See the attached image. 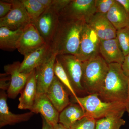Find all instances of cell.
<instances>
[{
	"label": "cell",
	"instance_id": "cell-18",
	"mask_svg": "<svg viewBox=\"0 0 129 129\" xmlns=\"http://www.w3.org/2000/svg\"><path fill=\"white\" fill-rule=\"evenodd\" d=\"M99 53L108 64H122L125 57L117 38L100 40Z\"/></svg>",
	"mask_w": 129,
	"mask_h": 129
},
{
	"label": "cell",
	"instance_id": "cell-2",
	"mask_svg": "<svg viewBox=\"0 0 129 129\" xmlns=\"http://www.w3.org/2000/svg\"><path fill=\"white\" fill-rule=\"evenodd\" d=\"M108 65V72L98 96L103 101L125 104L129 78L123 73L121 64L112 63Z\"/></svg>",
	"mask_w": 129,
	"mask_h": 129
},
{
	"label": "cell",
	"instance_id": "cell-25",
	"mask_svg": "<svg viewBox=\"0 0 129 129\" xmlns=\"http://www.w3.org/2000/svg\"><path fill=\"white\" fill-rule=\"evenodd\" d=\"M125 123L120 117L104 118L97 120L96 129H120Z\"/></svg>",
	"mask_w": 129,
	"mask_h": 129
},
{
	"label": "cell",
	"instance_id": "cell-8",
	"mask_svg": "<svg viewBox=\"0 0 129 129\" xmlns=\"http://www.w3.org/2000/svg\"><path fill=\"white\" fill-rule=\"evenodd\" d=\"M12 4L8 14L0 18V27H5L10 30H16L23 28L31 23L29 16L21 0H9Z\"/></svg>",
	"mask_w": 129,
	"mask_h": 129
},
{
	"label": "cell",
	"instance_id": "cell-7",
	"mask_svg": "<svg viewBox=\"0 0 129 129\" xmlns=\"http://www.w3.org/2000/svg\"><path fill=\"white\" fill-rule=\"evenodd\" d=\"M100 40L95 32L87 24L83 29L78 53L75 56L83 62L99 55Z\"/></svg>",
	"mask_w": 129,
	"mask_h": 129
},
{
	"label": "cell",
	"instance_id": "cell-30",
	"mask_svg": "<svg viewBox=\"0 0 129 129\" xmlns=\"http://www.w3.org/2000/svg\"><path fill=\"white\" fill-rule=\"evenodd\" d=\"M11 83V77L8 74H1L0 88L2 90H7Z\"/></svg>",
	"mask_w": 129,
	"mask_h": 129
},
{
	"label": "cell",
	"instance_id": "cell-32",
	"mask_svg": "<svg viewBox=\"0 0 129 129\" xmlns=\"http://www.w3.org/2000/svg\"><path fill=\"white\" fill-rule=\"evenodd\" d=\"M121 65L124 74L129 78V53L125 57L123 62Z\"/></svg>",
	"mask_w": 129,
	"mask_h": 129
},
{
	"label": "cell",
	"instance_id": "cell-11",
	"mask_svg": "<svg viewBox=\"0 0 129 129\" xmlns=\"http://www.w3.org/2000/svg\"><path fill=\"white\" fill-rule=\"evenodd\" d=\"M47 44L33 24L26 25L18 44L17 49L25 56Z\"/></svg>",
	"mask_w": 129,
	"mask_h": 129
},
{
	"label": "cell",
	"instance_id": "cell-23",
	"mask_svg": "<svg viewBox=\"0 0 129 129\" xmlns=\"http://www.w3.org/2000/svg\"><path fill=\"white\" fill-rule=\"evenodd\" d=\"M33 24L39 17L46 9L38 0H21Z\"/></svg>",
	"mask_w": 129,
	"mask_h": 129
},
{
	"label": "cell",
	"instance_id": "cell-1",
	"mask_svg": "<svg viewBox=\"0 0 129 129\" xmlns=\"http://www.w3.org/2000/svg\"><path fill=\"white\" fill-rule=\"evenodd\" d=\"M85 22L79 20L60 19L51 42L52 53L57 55L76 56Z\"/></svg>",
	"mask_w": 129,
	"mask_h": 129
},
{
	"label": "cell",
	"instance_id": "cell-9",
	"mask_svg": "<svg viewBox=\"0 0 129 129\" xmlns=\"http://www.w3.org/2000/svg\"><path fill=\"white\" fill-rule=\"evenodd\" d=\"M59 14L51 6L33 23L47 44H51L60 22Z\"/></svg>",
	"mask_w": 129,
	"mask_h": 129
},
{
	"label": "cell",
	"instance_id": "cell-36",
	"mask_svg": "<svg viewBox=\"0 0 129 129\" xmlns=\"http://www.w3.org/2000/svg\"><path fill=\"white\" fill-rule=\"evenodd\" d=\"M125 107H126V111L129 116V81L128 84V95H127V101L125 103Z\"/></svg>",
	"mask_w": 129,
	"mask_h": 129
},
{
	"label": "cell",
	"instance_id": "cell-13",
	"mask_svg": "<svg viewBox=\"0 0 129 129\" xmlns=\"http://www.w3.org/2000/svg\"><path fill=\"white\" fill-rule=\"evenodd\" d=\"M52 53L50 45L46 44L37 50L24 56L21 63L19 71L25 74H30L37 67L43 63Z\"/></svg>",
	"mask_w": 129,
	"mask_h": 129
},
{
	"label": "cell",
	"instance_id": "cell-27",
	"mask_svg": "<svg viewBox=\"0 0 129 129\" xmlns=\"http://www.w3.org/2000/svg\"><path fill=\"white\" fill-rule=\"evenodd\" d=\"M96 121L92 117L86 115L75 122L69 129H96Z\"/></svg>",
	"mask_w": 129,
	"mask_h": 129
},
{
	"label": "cell",
	"instance_id": "cell-17",
	"mask_svg": "<svg viewBox=\"0 0 129 129\" xmlns=\"http://www.w3.org/2000/svg\"><path fill=\"white\" fill-rule=\"evenodd\" d=\"M87 24L95 31L100 40L116 38L117 30L106 15L96 13Z\"/></svg>",
	"mask_w": 129,
	"mask_h": 129
},
{
	"label": "cell",
	"instance_id": "cell-15",
	"mask_svg": "<svg viewBox=\"0 0 129 129\" xmlns=\"http://www.w3.org/2000/svg\"><path fill=\"white\" fill-rule=\"evenodd\" d=\"M31 112L40 114L48 123L54 126L59 123L60 113L57 110L46 94L36 96Z\"/></svg>",
	"mask_w": 129,
	"mask_h": 129
},
{
	"label": "cell",
	"instance_id": "cell-14",
	"mask_svg": "<svg viewBox=\"0 0 129 129\" xmlns=\"http://www.w3.org/2000/svg\"><path fill=\"white\" fill-rule=\"evenodd\" d=\"M7 93L5 91L0 92V127L13 125L30 119L34 113L30 111L21 114H15L9 111L7 103Z\"/></svg>",
	"mask_w": 129,
	"mask_h": 129
},
{
	"label": "cell",
	"instance_id": "cell-35",
	"mask_svg": "<svg viewBox=\"0 0 129 129\" xmlns=\"http://www.w3.org/2000/svg\"><path fill=\"white\" fill-rule=\"evenodd\" d=\"M42 119V129H53V126L48 123L43 117Z\"/></svg>",
	"mask_w": 129,
	"mask_h": 129
},
{
	"label": "cell",
	"instance_id": "cell-10",
	"mask_svg": "<svg viewBox=\"0 0 129 129\" xmlns=\"http://www.w3.org/2000/svg\"><path fill=\"white\" fill-rule=\"evenodd\" d=\"M57 55L52 53L48 59L35 69L37 96L46 94L55 78L54 66Z\"/></svg>",
	"mask_w": 129,
	"mask_h": 129
},
{
	"label": "cell",
	"instance_id": "cell-29",
	"mask_svg": "<svg viewBox=\"0 0 129 129\" xmlns=\"http://www.w3.org/2000/svg\"><path fill=\"white\" fill-rule=\"evenodd\" d=\"M12 4L9 1H0V18L5 17L11 11Z\"/></svg>",
	"mask_w": 129,
	"mask_h": 129
},
{
	"label": "cell",
	"instance_id": "cell-31",
	"mask_svg": "<svg viewBox=\"0 0 129 129\" xmlns=\"http://www.w3.org/2000/svg\"><path fill=\"white\" fill-rule=\"evenodd\" d=\"M71 1V0H53L51 6L60 13Z\"/></svg>",
	"mask_w": 129,
	"mask_h": 129
},
{
	"label": "cell",
	"instance_id": "cell-19",
	"mask_svg": "<svg viewBox=\"0 0 129 129\" xmlns=\"http://www.w3.org/2000/svg\"><path fill=\"white\" fill-rule=\"evenodd\" d=\"M37 84L35 76V69L31 72L25 87L19 98L18 108L31 111L37 96Z\"/></svg>",
	"mask_w": 129,
	"mask_h": 129
},
{
	"label": "cell",
	"instance_id": "cell-37",
	"mask_svg": "<svg viewBox=\"0 0 129 129\" xmlns=\"http://www.w3.org/2000/svg\"><path fill=\"white\" fill-rule=\"evenodd\" d=\"M53 129H68L64 127L63 125L60 123L55 125L53 126Z\"/></svg>",
	"mask_w": 129,
	"mask_h": 129
},
{
	"label": "cell",
	"instance_id": "cell-34",
	"mask_svg": "<svg viewBox=\"0 0 129 129\" xmlns=\"http://www.w3.org/2000/svg\"><path fill=\"white\" fill-rule=\"evenodd\" d=\"M38 1L47 9L51 6L53 0H38Z\"/></svg>",
	"mask_w": 129,
	"mask_h": 129
},
{
	"label": "cell",
	"instance_id": "cell-12",
	"mask_svg": "<svg viewBox=\"0 0 129 129\" xmlns=\"http://www.w3.org/2000/svg\"><path fill=\"white\" fill-rule=\"evenodd\" d=\"M21 63L15 62L5 65L4 71L11 77V83L7 90L8 97L15 99L21 93L25 87L30 74H25L19 71Z\"/></svg>",
	"mask_w": 129,
	"mask_h": 129
},
{
	"label": "cell",
	"instance_id": "cell-28",
	"mask_svg": "<svg viewBox=\"0 0 129 129\" xmlns=\"http://www.w3.org/2000/svg\"><path fill=\"white\" fill-rule=\"evenodd\" d=\"M115 1V0H95L96 13L106 15Z\"/></svg>",
	"mask_w": 129,
	"mask_h": 129
},
{
	"label": "cell",
	"instance_id": "cell-4",
	"mask_svg": "<svg viewBox=\"0 0 129 129\" xmlns=\"http://www.w3.org/2000/svg\"><path fill=\"white\" fill-rule=\"evenodd\" d=\"M82 62V86L88 95L98 94L108 72V64L99 55Z\"/></svg>",
	"mask_w": 129,
	"mask_h": 129
},
{
	"label": "cell",
	"instance_id": "cell-33",
	"mask_svg": "<svg viewBox=\"0 0 129 129\" xmlns=\"http://www.w3.org/2000/svg\"><path fill=\"white\" fill-rule=\"evenodd\" d=\"M122 5L129 16V0H117Z\"/></svg>",
	"mask_w": 129,
	"mask_h": 129
},
{
	"label": "cell",
	"instance_id": "cell-5",
	"mask_svg": "<svg viewBox=\"0 0 129 129\" xmlns=\"http://www.w3.org/2000/svg\"><path fill=\"white\" fill-rule=\"evenodd\" d=\"M95 0H71L59 14L60 19L79 20L88 23L96 13Z\"/></svg>",
	"mask_w": 129,
	"mask_h": 129
},
{
	"label": "cell",
	"instance_id": "cell-26",
	"mask_svg": "<svg viewBox=\"0 0 129 129\" xmlns=\"http://www.w3.org/2000/svg\"><path fill=\"white\" fill-rule=\"evenodd\" d=\"M116 38L125 56L129 53V26L117 30Z\"/></svg>",
	"mask_w": 129,
	"mask_h": 129
},
{
	"label": "cell",
	"instance_id": "cell-20",
	"mask_svg": "<svg viewBox=\"0 0 129 129\" xmlns=\"http://www.w3.org/2000/svg\"><path fill=\"white\" fill-rule=\"evenodd\" d=\"M86 115L85 110L82 106L71 103L60 113L59 123L69 129L75 122Z\"/></svg>",
	"mask_w": 129,
	"mask_h": 129
},
{
	"label": "cell",
	"instance_id": "cell-3",
	"mask_svg": "<svg viewBox=\"0 0 129 129\" xmlns=\"http://www.w3.org/2000/svg\"><path fill=\"white\" fill-rule=\"evenodd\" d=\"M85 110L86 115L97 120L109 117H122L126 111L124 103L118 102H106L99 98L97 94L78 96L76 100H72Z\"/></svg>",
	"mask_w": 129,
	"mask_h": 129
},
{
	"label": "cell",
	"instance_id": "cell-6",
	"mask_svg": "<svg viewBox=\"0 0 129 129\" xmlns=\"http://www.w3.org/2000/svg\"><path fill=\"white\" fill-rule=\"evenodd\" d=\"M56 58L63 67L76 94L84 96L86 93L81 84L83 62L73 55H57Z\"/></svg>",
	"mask_w": 129,
	"mask_h": 129
},
{
	"label": "cell",
	"instance_id": "cell-24",
	"mask_svg": "<svg viewBox=\"0 0 129 129\" xmlns=\"http://www.w3.org/2000/svg\"><path fill=\"white\" fill-rule=\"evenodd\" d=\"M54 72L55 75L69 91L70 94L73 97V100H76L78 96L75 91L71 82L66 72L62 65L56 57L55 62L54 66Z\"/></svg>",
	"mask_w": 129,
	"mask_h": 129
},
{
	"label": "cell",
	"instance_id": "cell-16",
	"mask_svg": "<svg viewBox=\"0 0 129 129\" xmlns=\"http://www.w3.org/2000/svg\"><path fill=\"white\" fill-rule=\"evenodd\" d=\"M46 94L59 113L71 103L67 88L56 76Z\"/></svg>",
	"mask_w": 129,
	"mask_h": 129
},
{
	"label": "cell",
	"instance_id": "cell-21",
	"mask_svg": "<svg viewBox=\"0 0 129 129\" xmlns=\"http://www.w3.org/2000/svg\"><path fill=\"white\" fill-rule=\"evenodd\" d=\"M106 16L117 30L129 26V15L117 0Z\"/></svg>",
	"mask_w": 129,
	"mask_h": 129
},
{
	"label": "cell",
	"instance_id": "cell-22",
	"mask_svg": "<svg viewBox=\"0 0 129 129\" xmlns=\"http://www.w3.org/2000/svg\"><path fill=\"white\" fill-rule=\"evenodd\" d=\"M23 29L10 30L5 27H0V48L5 51L17 49L18 44L23 32Z\"/></svg>",
	"mask_w": 129,
	"mask_h": 129
}]
</instances>
